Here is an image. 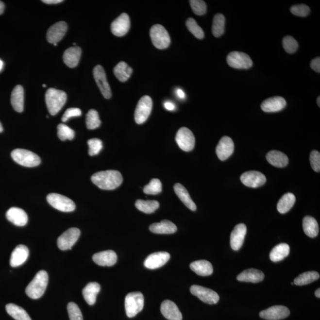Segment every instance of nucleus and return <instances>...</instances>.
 <instances>
[{"instance_id":"nucleus-1","label":"nucleus","mask_w":320,"mask_h":320,"mask_svg":"<svg viewBox=\"0 0 320 320\" xmlns=\"http://www.w3.org/2000/svg\"><path fill=\"white\" fill-rule=\"evenodd\" d=\"M91 181L103 190H114L122 184L123 177L119 171L109 170L98 172L91 176Z\"/></svg>"},{"instance_id":"nucleus-2","label":"nucleus","mask_w":320,"mask_h":320,"mask_svg":"<svg viewBox=\"0 0 320 320\" xmlns=\"http://www.w3.org/2000/svg\"><path fill=\"white\" fill-rule=\"evenodd\" d=\"M48 284V273L45 270L39 271L26 287L27 295L32 299H38L44 294Z\"/></svg>"},{"instance_id":"nucleus-3","label":"nucleus","mask_w":320,"mask_h":320,"mask_svg":"<svg viewBox=\"0 0 320 320\" xmlns=\"http://www.w3.org/2000/svg\"><path fill=\"white\" fill-rule=\"evenodd\" d=\"M67 99V94L64 91L49 88L45 94V101L50 114H57L66 104Z\"/></svg>"},{"instance_id":"nucleus-4","label":"nucleus","mask_w":320,"mask_h":320,"mask_svg":"<svg viewBox=\"0 0 320 320\" xmlns=\"http://www.w3.org/2000/svg\"><path fill=\"white\" fill-rule=\"evenodd\" d=\"M144 305V297L139 292H131L125 298L126 316L133 318L142 310Z\"/></svg>"},{"instance_id":"nucleus-5","label":"nucleus","mask_w":320,"mask_h":320,"mask_svg":"<svg viewBox=\"0 0 320 320\" xmlns=\"http://www.w3.org/2000/svg\"><path fill=\"white\" fill-rule=\"evenodd\" d=\"M11 156L15 162L27 168H34L39 166L41 162L38 155L27 150H14L11 153Z\"/></svg>"},{"instance_id":"nucleus-6","label":"nucleus","mask_w":320,"mask_h":320,"mask_svg":"<svg viewBox=\"0 0 320 320\" xmlns=\"http://www.w3.org/2000/svg\"><path fill=\"white\" fill-rule=\"evenodd\" d=\"M150 37L153 45L157 49H166L170 44V35L162 25L152 26L150 29Z\"/></svg>"},{"instance_id":"nucleus-7","label":"nucleus","mask_w":320,"mask_h":320,"mask_svg":"<svg viewBox=\"0 0 320 320\" xmlns=\"http://www.w3.org/2000/svg\"><path fill=\"white\" fill-rule=\"evenodd\" d=\"M48 202L58 211L65 212L74 211L75 205L70 199L58 193H50L47 196Z\"/></svg>"},{"instance_id":"nucleus-8","label":"nucleus","mask_w":320,"mask_h":320,"mask_svg":"<svg viewBox=\"0 0 320 320\" xmlns=\"http://www.w3.org/2000/svg\"><path fill=\"white\" fill-rule=\"evenodd\" d=\"M152 108V101L149 96L141 98L137 104L135 112V120L138 124H142L150 117Z\"/></svg>"},{"instance_id":"nucleus-9","label":"nucleus","mask_w":320,"mask_h":320,"mask_svg":"<svg viewBox=\"0 0 320 320\" xmlns=\"http://www.w3.org/2000/svg\"><path fill=\"white\" fill-rule=\"evenodd\" d=\"M176 141L180 149L185 152H189L194 149L195 138L189 129L180 128L176 134Z\"/></svg>"},{"instance_id":"nucleus-10","label":"nucleus","mask_w":320,"mask_h":320,"mask_svg":"<svg viewBox=\"0 0 320 320\" xmlns=\"http://www.w3.org/2000/svg\"><path fill=\"white\" fill-rule=\"evenodd\" d=\"M190 292L199 299L208 304H215L219 301V295L216 292L203 286L193 285L190 287Z\"/></svg>"},{"instance_id":"nucleus-11","label":"nucleus","mask_w":320,"mask_h":320,"mask_svg":"<svg viewBox=\"0 0 320 320\" xmlns=\"http://www.w3.org/2000/svg\"><path fill=\"white\" fill-rule=\"evenodd\" d=\"M227 61L228 65L236 69H249L253 66V61L245 53L232 52L228 55Z\"/></svg>"},{"instance_id":"nucleus-12","label":"nucleus","mask_w":320,"mask_h":320,"mask_svg":"<svg viewBox=\"0 0 320 320\" xmlns=\"http://www.w3.org/2000/svg\"><path fill=\"white\" fill-rule=\"evenodd\" d=\"M80 230L77 228H71L59 236L57 240L58 248L61 250H71L72 246L79 240Z\"/></svg>"},{"instance_id":"nucleus-13","label":"nucleus","mask_w":320,"mask_h":320,"mask_svg":"<svg viewBox=\"0 0 320 320\" xmlns=\"http://www.w3.org/2000/svg\"><path fill=\"white\" fill-rule=\"evenodd\" d=\"M93 75L102 95L104 98L109 99L112 97V91L108 82L107 81L106 72L100 65L97 66L93 69Z\"/></svg>"},{"instance_id":"nucleus-14","label":"nucleus","mask_w":320,"mask_h":320,"mask_svg":"<svg viewBox=\"0 0 320 320\" xmlns=\"http://www.w3.org/2000/svg\"><path fill=\"white\" fill-rule=\"evenodd\" d=\"M131 21L130 16L122 13L111 24L112 33L117 36H123L130 31Z\"/></svg>"},{"instance_id":"nucleus-15","label":"nucleus","mask_w":320,"mask_h":320,"mask_svg":"<svg viewBox=\"0 0 320 320\" xmlns=\"http://www.w3.org/2000/svg\"><path fill=\"white\" fill-rule=\"evenodd\" d=\"M242 184L247 187L257 188L264 185L266 178L264 174L257 171H250L244 173L240 177Z\"/></svg>"},{"instance_id":"nucleus-16","label":"nucleus","mask_w":320,"mask_h":320,"mask_svg":"<svg viewBox=\"0 0 320 320\" xmlns=\"http://www.w3.org/2000/svg\"><path fill=\"white\" fill-rule=\"evenodd\" d=\"M290 315V311L286 306L275 305L261 311L260 317L266 320H280L286 319Z\"/></svg>"},{"instance_id":"nucleus-17","label":"nucleus","mask_w":320,"mask_h":320,"mask_svg":"<svg viewBox=\"0 0 320 320\" xmlns=\"http://www.w3.org/2000/svg\"><path fill=\"white\" fill-rule=\"evenodd\" d=\"M170 259V255L168 252H156L149 255L144 262L145 268L149 269H156L162 267Z\"/></svg>"},{"instance_id":"nucleus-18","label":"nucleus","mask_w":320,"mask_h":320,"mask_svg":"<svg viewBox=\"0 0 320 320\" xmlns=\"http://www.w3.org/2000/svg\"><path fill=\"white\" fill-rule=\"evenodd\" d=\"M68 26L65 21H59L51 27L47 32V40L51 44H57L65 36Z\"/></svg>"},{"instance_id":"nucleus-19","label":"nucleus","mask_w":320,"mask_h":320,"mask_svg":"<svg viewBox=\"0 0 320 320\" xmlns=\"http://www.w3.org/2000/svg\"><path fill=\"white\" fill-rule=\"evenodd\" d=\"M235 150V144L230 137L223 136L218 144L216 153L218 157L221 161L227 160L233 154Z\"/></svg>"},{"instance_id":"nucleus-20","label":"nucleus","mask_w":320,"mask_h":320,"mask_svg":"<svg viewBox=\"0 0 320 320\" xmlns=\"http://www.w3.org/2000/svg\"><path fill=\"white\" fill-rule=\"evenodd\" d=\"M247 234V227L245 224H239L236 225L230 236V244L231 248L235 251H238L243 246L244 239Z\"/></svg>"},{"instance_id":"nucleus-21","label":"nucleus","mask_w":320,"mask_h":320,"mask_svg":"<svg viewBox=\"0 0 320 320\" xmlns=\"http://www.w3.org/2000/svg\"><path fill=\"white\" fill-rule=\"evenodd\" d=\"M161 312L169 320H182V314L175 303L170 300L164 301L161 305Z\"/></svg>"},{"instance_id":"nucleus-22","label":"nucleus","mask_w":320,"mask_h":320,"mask_svg":"<svg viewBox=\"0 0 320 320\" xmlns=\"http://www.w3.org/2000/svg\"><path fill=\"white\" fill-rule=\"evenodd\" d=\"M7 219L18 227H23L27 224L28 220V215L22 209L12 207L7 211Z\"/></svg>"},{"instance_id":"nucleus-23","label":"nucleus","mask_w":320,"mask_h":320,"mask_svg":"<svg viewBox=\"0 0 320 320\" xmlns=\"http://www.w3.org/2000/svg\"><path fill=\"white\" fill-rule=\"evenodd\" d=\"M286 105V101L284 98L276 96L266 99L261 104V108L265 112H277L283 110Z\"/></svg>"},{"instance_id":"nucleus-24","label":"nucleus","mask_w":320,"mask_h":320,"mask_svg":"<svg viewBox=\"0 0 320 320\" xmlns=\"http://www.w3.org/2000/svg\"><path fill=\"white\" fill-rule=\"evenodd\" d=\"M93 260L97 265L101 266H112L117 262V253L113 250H106L93 255Z\"/></svg>"},{"instance_id":"nucleus-25","label":"nucleus","mask_w":320,"mask_h":320,"mask_svg":"<svg viewBox=\"0 0 320 320\" xmlns=\"http://www.w3.org/2000/svg\"><path fill=\"white\" fill-rule=\"evenodd\" d=\"M29 250L25 246L18 245L16 247L10 258V265L13 268L18 267L26 262L29 257Z\"/></svg>"},{"instance_id":"nucleus-26","label":"nucleus","mask_w":320,"mask_h":320,"mask_svg":"<svg viewBox=\"0 0 320 320\" xmlns=\"http://www.w3.org/2000/svg\"><path fill=\"white\" fill-rule=\"evenodd\" d=\"M82 52V49L79 47L68 48L64 53V63L69 68H75L79 63Z\"/></svg>"},{"instance_id":"nucleus-27","label":"nucleus","mask_w":320,"mask_h":320,"mask_svg":"<svg viewBox=\"0 0 320 320\" xmlns=\"http://www.w3.org/2000/svg\"><path fill=\"white\" fill-rule=\"evenodd\" d=\"M265 278V274L263 271L255 269H249L244 270L243 272L239 274L237 280L240 282H252V283H259L263 281Z\"/></svg>"},{"instance_id":"nucleus-28","label":"nucleus","mask_w":320,"mask_h":320,"mask_svg":"<svg viewBox=\"0 0 320 320\" xmlns=\"http://www.w3.org/2000/svg\"><path fill=\"white\" fill-rule=\"evenodd\" d=\"M150 230L152 233L159 235H171L176 233V225L168 220H163L160 222L154 223L150 225Z\"/></svg>"},{"instance_id":"nucleus-29","label":"nucleus","mask_w":320,"mask_h":320,"mask_svg":"<svg viewBox=\"0 0 320 320\" xmlns=\"http://www.w3.org/2000/svg\"><path fill=\"white\" fill-rule=\"evenodd\" d=\"M266 158L271 165L278 168H283L288 165L289 159L286 154L279 151L273 150L266 155Z\"/></svg>"},{"instance_id":"nucleus-30","label":"nucleus","mask_w":320,"mask_h":320,"mask_svg":"<svg viewBox=\"0 0 320 320\" xmlns=\"http://www.w3.org/2000/svg\"><path fill=\"white\" fill-rule=\"evenodd\" d=\"M192 271L199 276H208L213 273V267L211 263L205 260L195 261L190 265Z\"/></svg>"},{"instance_id":"nucleus-31","label":"nucleus","mask_w":320,"mask_h":320,"mask_svg":"<svg viewBox=\"0 0 320 320\" xmlns=\"http://www.w3.org/2000/svg\"><path fill=\"white\" fill-rule=\"evenodd\" d=\"M24 89L22 86L17 85L13 89L11 95V104L16 112L21 113L24 109Z\"/></svg>"},{"instance_id":"nucleus-32","label":"nucleus","mask_w":320,"mask_h":320,"mask_svg":"<svg viewBox=\"0 0 320 320\" xmlns=\"http://www.w3.org/2000/svg\"><path fill=\"white\" fill-rule=\"evenodd\" d=\"M101 290V286L97 282H90L83 290V295L88 305L95 304L97 295Z\"/></svg>"},{"instance_id":"nucleus-33","label":"nucleus","mask_w":320,"mask_h":320,"mask_svg":"<svg viewBox=\"0 0 320 320\" xmlns=\"http://www.w3.org/2000/svg\"><path fill=\"white\" fill-rule=\"evenodd\" d=\"M174 190L180 201L185 204L187 208L190 209L191 211H195L196 210V204L191 199L189 192L184 185L180 184H176L174 185Z\"/></svg>"},{"instance_id":"nucleus-34","label":"nucleus","mask_w":320,"mask_h":320,"mask_svg":"<svg viewBox=\"0 0 320 320\" xmlns=\"http://www.w3.org/2000/svg\"><path fill=\"white\" fill-rule=\"evenodd\" d=\"M303 227L305 235L309 237L314 238L319 235V227L318 222L314 218L306 216L303 219Z\"/></svg>"},{"instance_id":"nucleus-35","label":"nucleus","mask_w":320,"mask_h":320,"mask_svg":"<svg viewBox=\"0 0 320 320\" xmlns=\"http://www.w3.org/2000/svg\"><path fill=\"white\" fill-rule=\"evenodd\" d=\"M290 247L288 244L281 243L276 246L270 253V259L273 262L284 260L289 255Z\"/></svg>"},{"instance_id":"nucleus-36","label":"nucleus","mask_w":320,"mask_h":320,"mask_svg":"<svg viewBox=\"0 0 320 320\" xmlns=\"http://www.w3.org/2000/svg\"><path fill=\"white\" fill-rule=\"evenodd\" d=\"M133 72V68L123 61L118 63L114 69L116 77L122 83L126 82L130 79Z\"/></svg>"},{"instance_id":"nucleus-37","label":"nucleus","mask_w":320,"mask_h":320,"mask_svg":"<svg viewBox=\"0 0 320 320\" xmlns=\"http://www.w3.org/2000/svg\"><path fill=\"white\" fill-rule=\"evenodd\" d=\"M295 196L292 193H287L279 201L277 209L279 213L284 214L290 210L295 203Z\"/></svg>"},{"instance_id":"nucleus-38","label":"nucleus","mask_w":320,"mask_h":320,"mask_svg":"<svg viewBox=\"0 0 320 320\" xmlns=\"http://www.w3.org/2000/svg\"><path fill=\"white\" fill-rule=\"evenodd\" d=\"M5 309L7 313L16 320H32L30 316L23 308L14 303H9Z\"/></svg>"},{"instance_id":"nucleus-39","label":"nucleus","mask_w":320,"mask_h":320,"mask_svg":"<svg viewBox=\"0 0 320 320\" xmlns=\"http://www.w3.org/2000/svg\"><path fill=\"white\" fill-rule=\"evenodd\" d=\"M320 275L315 271H306V272L301 274L294 279V283L297 286H303L310 284L314 281L318 280Z\"/></svg>"},{"instance_id":"nucleus-40","label":"nucleus","mask_w":320,"mask_h":320,"mask_svg":"<svg viewBox=\"0 0 320 320\" xmlns=\"http://www.w3.org/2000/svg\"><path fill=\"white\" fill-rule=\"evenodd\" d=\"M135 206L139 211L145 214H152L159 208L160 204L156 201L137 200Z\"/></svg>"},{"instance_id":"nucleus-41","label":"nucleus","mask_w":320,"mask_h":320,"mask_svg":"<svg viewBox=\"0 0 320 320\" xmlns=\"http://www.w3.org/2000/svg\"><path fill=\"white\" fill-rule=\"evenodd\" d=\"M225 18L224 16L217 14L214 16L213 24H212V32L214 36L216 37L221 36L224 33Z\"/></svg>"},{"instance_id":"nucleus-42","label":"nucleus","mask_w":320,"mask_h":320,"mask_svg":"<svg viewBox=\"0 0 320 320\" xmlns=\"http://www.w3.org/2000/svg\"><path fill=\"white\" fill-rule=\"evenodd\" d=\"M101 125L98 112L96 110L91 109L86 115V126L88 130H93L98 128Z\"/></svg>"},{"instance_id":"nucleus-43","label":"nucleus","mask_w":320,"mask_h":320,"mask_svg":"<svg viewBox=\"0 0 320 320\" xmlns=\"http://www.w3.org/2000/svg\"><path fill=\"white\" fill-rule=\"evenodd\" d=\"M188 30H189L196 38L202 39L204 37V32L202 29L198 25L194 18H189L185 22Z\"/></svg>"},{"instance_id":"nucleus-44","label":"nucleus","mask_w":320,"mask_h":320,"mask_svg":"<svg viewBox=\"0 0 320 320\" xmlns=\"http://www.w3.org/2000/svg\"><path fill=\"white\" fill-rule=\"evenodd\" d=\"M143 190L145 194L157 195L162 191V184L159 179H153L145 185Z\"/></svg>"},{"instance_id":"nucleus-45","label":"nucleus","mask_w":320,"mask_h":320,"mask_svg":"<svg viewBox=\"0 0 320 320\" xmlns=\"http://www.w3.org/2000/svg\"><path fill=\"white\" fill-rule=\"evenodd\" d=\"M58 138L61 141L72 140L75 136V133L73 130L69 128V126L61 123L58 125Z\"/></svg>"},{"instance_id":"nucleus-46","label":"nucleus","mask_w":320,"mask_h":320,"mask_svg":"<svg viewBox=\"0 0 320 320\" xmlns=\"http://www.w3.org/2000/svg\"><path fill=\"white\" fill-rule=\"evenodd\" d=\"M282 45L285 51L289 53H293L296 52L298 48V44L294 37L290 36H286L283 39Z\"/></svg>"},{"instance_id":"nucleus-47","label":"nucleus","mask_w":320,"mask_h":320,"mask_svg":"<svg viewBox=\"0 0 320 320\" xmlns=\"http://www.w3.org/2000/svg\"><path fill=\"white\" fill-rule=\"evenodd\" d=\"M88 154L90 156L98 155L103 149V142L101 139L98 138H93L89 139L88 141Z\"/></svg>"},{"instance_id":"nucleus-48","label":"nucleus","mask_w":320,"mask_h":320,"mask_svg":"<svg viewBox=\"0 0 320 320\" xmlns=\"http://www.w3.org/2000/svg\"><path fill=\"white\" fill-rule=\"evenodd\" d=\"M67 310L70 320H83L82 311L76 303L72 302L68 303Z\"/></svg>"},{"instance_id":"nucleus-49","label":"nucleus","mask_w":320,"mask_h":320,"mask_svg":"<svg viewBox=\"0 0 320 320\" xmlns=\"http://www.w3.org/2000/svg\"><path fill=\"white\" fill-rule=\"evenodd\" d=\"M189 2L195 14L198 16H202L205 14L207 7L205 1H201V0H191Z\"/></svg>"},{"instance_id":"nucleus-50","label":"nucleus","mask_w":320,"mask_h":320,"mask_svg":"<svg viewBox=\"0 0 320 320\" xmlns=\"http://www.w3.org/2000/svg\"><path fill=\"white\" fill-rule=\"evenodd\" d=\"M290 12L293 15L299 17H306L310 12V7L305 4H298L290 8Z\"/></svg>"},{"instance_id":"nucleus-51","label":"nucleus","mask_w":320,"mask_h":320,"mask_svg":"<svg viewBox=\"0 0 320 320\" xmlns=\"http://www.w3.org/2000/svg\"><path fill=\"white\" fill-rule=\"evenodd\" d=\"M312 168L316 172L320 171V154L317 151L313 150L310 157Z\"/></svg>"},{"instance_id":"nucleus-52","label":"nucleus","mask_w":320,"mask_h":320,"mask_svg":"<svg viewBox=\"0 0 320 320\" xmlns=\"http://www.w3.org/2000/svg\"><path fill=\"white\" fill-rule=\"evenodd\" d=\"M82 112L79 108H69L67 109L64 114L63 118H62V121L64 122H67L71 118L80 117L82 115Z\"/></svg>"},{"instance_id":"nucleus-53","label":"nucleus","mask_w":320,"mask_h":320,"mask_svg":"<svg viewBox=\"0 0 320 320\" xmlns=\"http://www.w3.org/2000/svg\"><path fill=\"white\" fill-rule=\"evenodd\" d=\"M311 68L316 72H320V58L317 57L312 60L310 64Z\"/></svg>"},{"instance_id":"nucleus-54","label":"nucleus","mask_w":320,"mask_h":320,"mask_svg":"<svg viewBox=\"0 0 320 320\" xmlns=\"http://www.w3.org/2000/svg\"><path fill=\"white\" fill-rule=\"evenodd\" d=\"M165 109L169 110V111H173L176 108L175 104L172 103L171 101H166L164 104Z\"/></svg>"},{"instance_id":"nucleus-55","label":"nucleus","mask_w":320,"mask_h":320,"mask_svg":"<svg viewBox=\"0 0 320 320\" xmlns=\"http://www.w3.org/2000/svg\"><path fill=\"white\" fill-rule=\"evenodd\" d=\"M42 2L47 4H56L63 2V0H43Z\"/></svg>"},{"instance_id":"nucleus-56","label":"nucleus","mask_w":320,"mask_h":320,"mask_svg":"<svg viewBox=\"0 0 320 320\" xmlns=\"http://www.w3.org/2000/svg\"><path fill=\"white\" fill-rule=\"evenodd\" d=\"M176 93L179 98L184 99L185 98V95L184 91L180 88H177L176 90Z\"/></svg>"},{"instance_id":"nucleus-57","label":"nucleus","mask_w":320,"mask_h":320,"mask_svg":"<svg viewBox=\"0 0 320 320\" xmlns=\"http://www.w3.org/2000/svg\"><path fill=\"white\" fill-rule=\"evenodd\" d=\"M5 5L3 2L0 1V15L4 13Z\"/></svg>"},{"instance_id":"nucleus-58","label":"nucleus","mask_w":320,"mask_h":320,"mask_svg":"<svg viewBox=\"0 0 320 320\" xmlns=\"http://www.w3.org/2000/svg\"><path fill=\"white\" fill-rule=\"evenodd\" d=\"M315 295L317 298H320V288L317 289L315 292Z\"/></svg>"},{"instance_id":"nucleus-59","label":"nucleus","mask_w":320,"mask_h":320,"mask_svg":"<svg viewBox=\"0 0 320 320\" xmlns=\"http://www.w3.org/2000/svg\"><path fill=\"white\" fill-rule=\"evenodd\" d=\"M3 61L2 60H0V71L2 70V68H3Z\"/></svg>"},{"instance_id":"nucleus-60","label":"nucleus","mask_w":320,"mask_h":320,"mask_svg":"<svg viewBox=\"0 0 320 320\" xmlns=\"http://www.w3.org/2000/svg\"><path fill=\"white\" fill-rule=\"evenodd\" d=\"M317 104H318L319 106H320V97L319 96L318 98H317Z\"/></svg>"},{"instance_id":"nucleus-61","label":"nucleus","mask_w":320,"mask_h":320,"mask_svg":"<svg viewBox=\"0 0 320 320\" xmlns=\"http://www.w3.org/2000/svg\"><path fill=\"white\" fill-rule=\"evenodd\" d=\"M2 131H3V128H2L1 122H0V133H2Z\"/></svg>"},{"instance_id":"nucleus-62","label":"nucleus","mask_w":320,"mask_h":320,"mask_svg":"<svg viewBox=\"0 0 320 320\" xmlns=\"http://www.w3.org/2000/svg\"><path fill=\"white\" fill-rule=\"evenodd\" d=\"M43 87H47V85H46L45 84H44V85H43Z\"/></svg>"},{"instance_id":"nucleus-63","label":"nucleus","mask_w":320,"mask_h":320,"mask_svg":"<svg viewBox=\"0 0 320 320\" xmlns=\"http://www.w3.org/2000/svg\"><path fill=\"white\" fill-rule=\"evenodd\" d=\"M292 284V285H294V282H292V284Z\"/></svg>"},{"instance_id":"nucleus-64","label":"nucleus","mask_w":320,"mask_h":320,"mask_svg":"<svg viewBox=\"0 0 320 320\" xmlns=\"http://www.w3.org/2000/svg\"><path fill=\"white\" fill-rule=\"evenodd\" d=\"M54 45L56 46V45H57V44H55Z\"/></svg>"}]
</instances>
